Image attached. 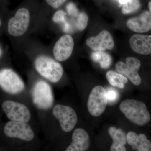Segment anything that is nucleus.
Returning a JSON list of instances; mask_svg holds the SVG:
<instances>
[{"label": "nucleus", "mask_w": 151, "mask_h": 151, "mask_svg": "<svg viewBox=\"0 0 151 151\" xmlns=\"http://www.w3.org/2000/svg\"><path fill=\"white\" fill-rule=\"evenodd\" d=\"M126 63L118 62L116 65V70L126 76L135 86H140L142 79L139 73L141 66L139 60L136 58L129 57L126 60Z\"/></svg>", "instance_id": "obj_6"}, {"label": "nucleus", "mask_w": 151, "mask_h": 151, "mask_svg": "<svg viewBox=\"0 0 151 151\" xmlns=\"http://www.w3.org/2000/svg\"><path fill=\"white\" fill-rule=\"evenodd\" d=\"M106 78L112 86L123 89L125 87L124 84L128 82V78L120 73H118L113 70L108 71L106 73Z\"/></svg>", "instance_id": "obj_19"}, {"label": "nucleus", "mask_w": 151, "mask_h": 151, "mask_svg": "<svg viewBox=\"0 0 151 151\" xmlns=\"http://www.w3.org/2000/svg\"><path fill=\"white\" fill-rule=\"evenodd\" d=\"M35 65L36 69L42 76L52 83L58 82L63 74V68L61 64L49 57H38Z\"/></svg>", "instance_id": "obj_2"}, {"label": "nucleus", "mask_w": 151, "mask_h": 151, "mask_svg": "<svg viewBox=\"0 0 151 151\" xmlns=\"http://www.w3.org/2000/svg\"><path fill=\"white\" fill-rule=\"evenodd\" d=\"M130 46L132 50L143 55L151 54V35L136 34L130 38Z\"/></svg>", "instance_id": "obj_15"}, {"label": "nucleus", "mask_w": 151, "mask_h": 151, "mask_svg": "<svg viewBox=\"0 0 151 151\" xmlns=\"http://www.w3.org/2000/svg\"><path fill=\"white\" fill-rule=\"evenodd\" d=\"M72 142L66 151H85L90 146V139L88 133L82 129H76L72 135Z\"/></svg>", "instance_id": "obj_14"}, {"label": "nucleus", "mask_w": 151, "mask_h": 151, "mask_svg": "<svg viewBox=\"0 0 151 151\" xmlns=\"http://www.w3.org/2000/svg\"><path fill=\"white\" fill-rule=\"evenodd\" d=\"M30 20V15L27 9H19L17 11L15 16L9 21V34L14 37L23 35L28 28Z\"/></svg>", "instance_id": "obj_8"}, {"label": "nucleus", "mask_w": 151, "mask_h": 151, "mask_svg": "<svg viewBox=\"0 0 151 151\" xmlns=\"http://www.w3.org/2000/svg\"><path fill=\"white\" fill-rule=\"evenodd\" d=\"M148 7L149 10H150V12L151 13V1L149 3Z\"/></svg>", "instance_id": "obj_26"}, {"label": "nucleus", "mask_w": 151, "mask_h": 151, "mask_svg": "<svg viewBox=\"0 0 151 151\" xmlns=\"http://www.w3.org/2000/svg\"><path fill=\"white\" fill-rule=\"evenodd\" d=\"M86 43L87 46L95 51L111 50L114 47L113 38L111 33L106 30L102 31L96 36L87 39Z\"/></svg>", "instance_id": "obj_12"}, {"label": "nucleus", "mask_w": 151, "mask_h": 151, "mask_svg": "<svg viewBox=\"0 0 151 151\" xmlns=\"http://www.w3.org/2000/svg\"><path fill=\"white\" fill-rule=\"evenodd\" d=\"M66 14L62 10H59L57 12L52 18L53 21L55 23H61L64 24L66 22L65 19Z\"/></svg>", "instance_id": "obj_24"}, {"label": "nucleus", "mask_w": 151, "mask_h": 151, "mask_svg": "<svg viewBox=\"0 0 151 151\" xmlns=\"http://www.w3.org/2000/svg\"><path fill=\"white\" fill-rule=\"evenodd\" d=\"M91 57L94 62L99 63L100 67L103 69H107L112 64V57L105 52H94L91 54Z\"/></svg>", "instance_id": "obj_18"}, {"label": "nucleus", "mask_w": 151, "mask_h": 151, "mask_svg": "<svg viewBox=\"0 0 151 151\" xmlns=\"http://www.w3.org/2000/svg\"><path fill=\"white\" fill-rule=\"evenodd\" d=\"M108 103L106 90L103 86H95L89 94L87 108L89 113L98 117L104 113Z\"/></svg>", "instance_id": "obj_5"}, {"label": "nucleus", "mask_w": 151, "mask_h": 151, "mask_svg": "<svg viewBox=\"0 0 151 151\" xmlns=\"http://www.w3.org/2000/svg\"><path fill=\"white\" fill-rule=\"evenodd\" d=\"M108 133L113 140L110 150L111 151H125L127 149L125 147L127 142L126 134L122 129L111 127L108 130Z\"/></svg>", "instance_id": "obj_17"}, {"label": "nucleus", "mask_w": 151, "mask_h": 151, "mask_svg": "<svg viewBox=\"0 0 151 151\" xmlns=\"http://www.w3.org/2000/svg\"><path fill=\"white\" fill-rule=\"evenodd\" d=\"M53 114L59 121L61 129L65 132H71L77 124V114L69 106L56 105L53 108Z\"/></svg>", "instance_id": "obj_7"}, {"label": "nucleus", "mask_w": 151, "mask_h": 151, "mask_svg": "<svg viewBox=\"0 0 151 151\" xmlns=\"http://www.w3.org/2000/svg\"><path fill=\"white\" fill-rule=\"evenodd\" d=\"M120 109L127 119L138 127L147 126L151 122V113L143 101L127 99L121 103Z\"/></svg>", "instance_id": "obj_1"}, {"label": "nucleus", "mask_w": 151, "mask_h": 151, "mask_svg": "<svg viewBox=\"0 0 151 151\" xmlns=\"http://www.w3.org/2000/svg\"><path fill=\"white\" fill-rule=\"evenodd\" d=\"M32 94L33 102L39 109L47 110L51 108L54 97L48 83L42 80L37 81L34 85Z\"/></svg>", "instance_id": "obj_3"}, {"label": "nucleus", "mask_w": 151, "mask_h": 151, "mask_svg": "<svg viewBox=\"0 0 151 151\" xmlns=\"http://www.w3.org/2000/svg\"><path fill=\"white\" fill-rule=\"evenodd\" d=\"M0 87L6 92L16 94L24 89V82L15 71L5 68L0 70Z\"/></svg>", "instance_id": "obj_4"}, {"label": "nucleus", "mask_w": 151, "mask_h": 151, "mask_svg": "<svg viewBox=\"0 0 151 151\" xmlns=\"http://www.w3.org/2000/svg\"><path fill=\"white\" fill-rule=\"evenodd\" d=\"M1 19H0V26H1Z\"/></svg>", "instance_id": "obj_27"}, {"label": "nucleus", "mask_w": 151, "mask_h": 151, "mask_svg": "<svg viewBox=\"0 0 151 151\" xmlns=\"http://www.w3.org/2000/svg\"><path fill=\"white\" fill-rule=\"evenodd\" d=\"M128 27L137 33L147 32L151 29V13L145 11L137 17L129 19L127 22Z\"/></svg>", "instance_id": "obj_13"}, {"label": "nucleus", "mask_w": 151, "mask_h": 151, "mask_svg": "<svg viewBox=\"0 0 151 151\" xmlns=\"http://www.w3.org/2000/svg\"><path fill=\"white\" fill-rule=\"evenodd\" d=\"M76 20L75 22V27L76 29L80 31L84 30L88 24V16L84 12H81L76 17Z\"/></svg>", "instance_id": "obj_21"}, {"label": "nucleus", "mask_w": 151, "mask_h": 151, "mask_svg": "<svg viewBox=\"0 0 151 151\" xmlns=\"http://www.w3.org/2000/svg\"><path fill=\"white\" fill-rule=\"evenodd\" d=\"M108 102L110 103H114L118 100L119 97V94L117 91L113 88H110L106 91Z\"/></svg>", "instance_id": "obj_22"}, {"label": "nucleus", "mask_w": 151, "mask_h": 151, "mask_svg": "<svg viewBox=\"0 0 151 151\" xmlns=\"http://www.w3.org/2000/svg\"><path fill=\"white\" fill-rule=\"evenodd\" d=\"M74 41L72 37L65 35L60 38L55 45L53 49L55 58L58 61H63L68 59L72 54Z\"/></svg>", "instance_id": "obj_11"}, {"label": "nucleus", "mask_w": 151, "mask_h": 151, "mask_svg": "<svg viewBox=\"0 0 151 151\" xmlns=\"http://www.w3.org/2000/svg\"><path fill=\"white\" fill-rule=\"evenodd\" d=\"M127 137V142L134 150L151 151V141L144 133L131 131L128 133Z\"/></svg>", "instance_id": "obj_16"}, {"label": "nucleus", "mask_w": 151, "mask_h": 151, "mask_svg": "<svg viewBox=\"0 0 151 151\" xmlns=\"http://www.w3.org/2000/svg\"><path fill=\"white\" fill-rule=\"evenodd\" d=\"M66 1V0H46L48 4L54 9L60 7Z\"/></svg>", "instance_id": "obj_25"}, {"label": "nucleus", "mask_w": 151, "mask_h": 151, "mask_svg": "<svg viewBox=\"0 0 151 151\" xmlns=\"http://www.w3.org/2000/svg\"><path fill=\"white\" fill-rule=\"evenodd\" d=\"M68 14L70 16L76 18L80 13L76 5L73 3H70L66 6Z\"/></svg>", "instance_id": "obj_23"}, {"label": "nucleus", "mask_w": 151, "mask_h": 151, "mask_svg": "<svg viewBox=\"0 0 151 151\" xmlns=\"http://www.w3.org/2000/svg\"><path fill=\"white\" fill-rule=\"evenodd\" d=\"M2 107L11 121L27 123L31 119L29 109L22 103L7 100L3 103Z\"/></svg>", "instance_id": "obj_9"}, {"label": "nucleus", "mask_w": 151, "mask_h": 151, "mask_svg": "<svg viewBox=\"0 0 151 151\" xmlns=\"http://www.w3.org/2000/svg\"><path fill=\"white\" fill-rule=\"evenodd\" d=\"M119 1L123 5L122 12L124 14L135 12L141 7L139 0H119Z\"/></svg>", "instance_id": "obj_20"}, {"label": "nucleus", "mask_w": 151, "mask_h": 151, "mask_svg": "<svg viewBox=\"0 0 151 151\" xmlns=\"http://www.w3.org/2000/svg\"><path fill=\"white\" fill-rule=\"evenodd\" d=\"M4 132L8 137L18 138L25 141L32 140L34 137L30 126L25 122L10 121L6 124Z\"/></svg>", "instance_id": "obj_10"}]
</instances>
